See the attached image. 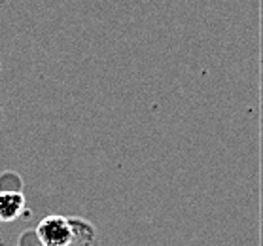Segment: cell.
Segmentation results:
<instances>
[{
	"label": "cell",
	"instance_id": "7a4b0ae2",
	"mask_svg": "<svg viewBox=\"0 0 263 246\" xmlns=\"http://www.w3.org/2000/svg\"><path fill=\"white\" fill-rule=\"evenodd\" d=\"M27 201L23 192H0V222L10 223L27 216Z\"/></svg>",
	"mask_w": 263,
	"mask_h": 246
},
{
	"label": "cell",
	"instance_id": "3957f363",
	"mask_svg": "<svg viewBox=\"0 0 263 246\" xmlns=\"http://www.w3.org/2000/svg\"><path fill=\"white\" fill-rule=\"evenodd\" d=\"M6 2H8V0H0V4H6Z\"/></svg>",
	"mask_w": 263,
	"mask_h": 246
},
{
	"label": "cell",
	"instance_id": "6da1fadb",
	"mask_svg": "<svg viewBox=\"0 0 263 246\" xmlns=\"http://www.w3.org/2000/svg\"><path fill=\"white\" fill-rule=\"evenodd\" d=\"M40 246H74L76 242H95V228L82 218L51 214L40 220L34 231Z\"/></svg>",
	"mask_w": 263,
	"mask_h": 246
}]
</instances>
